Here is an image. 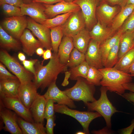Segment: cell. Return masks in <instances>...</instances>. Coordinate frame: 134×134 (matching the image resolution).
<instances>
[{
	"instance_id": "obj_50",
	"label": "cell",
	"mask_w": 134,
	"mask_h": 134,
	"mask_svg": "<svg viewBox=\"0 0 134 134\" xmlns=\"http://www.w3.org/2000/svg\"><path fill=\"white\" fill-rule=\"evenodd\" d=\"M124 0H105L104 1L111 5H118L120 7L123 3Z\"/></svg>"
},
{
	"instance_id": "obj_22",
	"label": "cell",
	"mask_w": 134,
	"mask_h": 134,
	"mask_svg": "<svg viewBox=\"0 0 134 134\" xmlns=\"http://www.w3.org/2000/svg\"><path fill=\"white\" fill-rule=\"evenodd\" d=\"M46 101L43 95L38 94L32 104L29 110L35 122L43 123Z\"/></svg>"
},
{
	"instance_id": "obj_5",
	"label": "cell",
	"mask_w": 134,
	"mask_h": 134,
	"mask_svg": "<svg viewBox=\"0 0 134 134\" xmlns=\"http://www.w3.org/2000/svg\"><path fill=\"white\" fill-rule=\"evenodd\" d=\"M54 107L55 112L69 116L77 120L82 126L85 134H90L89 127L91 122L97 118L102 117L97 112L80 111L72 109L65 105L54 104Z\"/></svg>"
},
{
	"instance_id": "obj_46",
	"label": "cell",
	"mask_w": 134,
	"mask_h": 134,
	"mask_svg": "<svg viewBox=\"0 0 134 134\" xmlns=\"http://www.w3.org/2000/svg\"><path fill=\"white\" fill-rule=\"evenodd\" d=\"M121 96L129 101L134 104V93L130 91L129 93H124Z\"/></svg>"
},
{
	"instance_id": "obj_20",
	"label": "cell",
	"mask_w": 134,
	"mask_h": 134,
	"mask_svg": "<svg viewBox=\"0 0 134 134\" xmlns=\"http://www.w3.org/2000/svg\"><path fill=\"white\" fill-rule=\"evenodd\" d=\"M21 84L17 78L0 80V98L5 97L18 98Z\"/></svg>"
},
{
	"instance_id": "obj_41",
	"label": "cell",
	"mask_w": 134,
	"mask_h": 134,
	"mask_svg": "<svg viewBox=\"0 0 134 134\" xmlns=\"http://www.w3.org/2000/svg\"><path fill=\"white\" fill-rule=\"evenodd\" d=\"M17 78L15 75L12 74L6 69L4 64L0 63V80Z\"/></svg>"
},
{
	"instance_id": "obj_47",
	"label": "cell",
	"mask_w": 134,
	"mask_h": 134,
	"mask_svg": "<svg viewBox=\"0 0 134 134\" xmlns=\"http://www.w3.org/2000/svg\"><path fill=\"white\" fill-rule=\"evenodd\" d=\"M63 0H33L32 2L43 3L44 4H51L55 3H58Z\"/></svg>"
},
{
	"instance_id": "obj_55",
	"label": "cell",
	"mask_w": 134,
	"mask_h": 134,
	"mask_svg": "<svg viewBox=\"0 0 134 134\" xmlns=\"http://www.w3.org/2000/svg\"><path fill=\"white\" fill-rule=\"evenodd\" d=\"M129 73L131 75L134 74V62L132 64L129 69Z\"/></svg>"
},
{
	"instance_id": "obj_14",
	"label": "cell",
	"mask_w": 134,
	"mask_h": 134,
	"mask_svg": "<svg viewBox=\"0 0 134 134\" xmlns=\"http://www.w3.org/2000/svg\"><path fill=\"white\" fill-rule=\"evenodd\" d=\"M43 95L46 100L51 99L58 104L65 105L71 108L76 107L73 100L67 96L64 91H62L58 88L56 82L48 87L47 91Z\"/></svg>"
},
{
	"instance_id": "obj_12",
	"label": "cell",
	"mask_w": 134,
	"mask_h": 134,
	"mask_svg": "<svg viewBox=\"0 0 134 134\" xmlns=\"http://www.w3.org/2000/svg\"><path fill=\"white\" fill-rule=\"evenodd\" d=\"M0 100L4 106L14 111L20 117L29 122H35L29 109L24 105L18 98L5 97L0 98Z\"/></svg>"
},
{
	"instance_id": "obj_44",
	"label": "cell",
	"mask_w": 134,
	"mask_h": 134,
	"mask_svg": "<svg viewBox=\"0 0 134 134\" xmlns=\"http://www.w3.org/2000/svg\"><path fill=\"white\" fill-rule=\"evenodd\" d=\"M113 133V131L107 126L99 130H94L92 132V134H110Z\"/></svg>"
},
{
	"instance_id": "obj_59",
	"label": "cell",
	"mask_w": 134,
	"mask_h": 134,
	"mask_svg": "<svg viewBox=\"0 0 134 134\" xmlns=\"http://www.w3.org/2000/svg\"><path fill=\"white\" fill-rule=\"evenodd\" d=\"M100 1V3L104 1L105 0H99Z\"/></svg>"
},
{
	"instance_id": "obj_13",
	"label": "cell",
	"mask_w": 134,
	"mask_h": 134,
	"mask_svg": "<svg viewBox=\"0 0 134 134\" xmlns=\"http://www.w3.org/2000/svg\"><path fill=\"white\" fill-rule=\"evenodd\" d=\"M121 9L117 5L110 6L105 1L100 2L96 10L97 20L102 24L107 26L111 25Z\"/></svg>"
},
{
	"instance_id": "obj_19",
	"label": "cell",
	"mask_w": 134,
	"mask_h": 134,
	"mask_svg": "<svg viewBox=\"0 0 134 134\" xmlns=\"http://www.w3.org/2000/svg\"><path fill=\"white\" fill-rule=\"evenodd\" d=\"M32 34L30 30L26 28L19 39L23 52L30 56H33L38 48L43 47L41 42Z\"/></svg>"
},
{
	"instance_id": "obj_42",
	"label": "cell",
	"mask_w": 134,
	"mask_h": 134,
	"mask_svg": "<svg viewBox=\"0 0 134 134\" xmlns=\"http://www.w3.org/2000/svg\"><path fill=\"white\" fill-rule=\"evenodd\" d=\"M55 115L46 119L47 122L45 127L46 134H54V128L56 125V124L55 123Z\"/></svg>"
},
{
	"instance_id": "obj_49",
	"label": "cell",
	"mask_w": 134,
	"mask_h": 134,
	"mask_svg": "<svg viewBox=\"0 0 134 134\" xmlns=\"http://www.w3.org/2000/svg\"><path fill=\"white\" fill-rule=\"evenodd\" d=\"M52 48L46 49L45 50L43 55L42 57L44 60L51 59L52 57V54L51 52Z\"/></svg>"
},
{
	"instance_id": "obj_51",
	"label": "cell",
	"mask_w": 134,
	"mask_h": 134,
	"mask_svg": "<svg viewBox=\"0 0 134 134\" xmlns=\"http://www.w3.org/2000/svg\"><path fill=\"white\" fill-rule=\"evenodd\" d=\"M125 90H128L134 93V83L131 82L126 83L123 85Z\"/></svg>"
},
{
	"instance_id": "obj_6",
	"label": "cell",
	"mask_w": 134,
	"mask_h": 134,
	"mask_svg": "<svg viewBox=\"0 0 134 134\" xmlns=\"http://www.w3.org/2000/svg\"><path fill=\"white\" fill-rule=\"evenodd\" d=\"M0 61L19 79L21 83L33 80L34 76L22 66L14 57L5 49L0 51Z\"/></svg>"
},
{
	"instance_id": "obj_17",
	"label": "cell",
	"mask_w": 134,
	"mask_h": 134,
	"mask_svg": "<svg viewBox=\"0 0 134 134\" xmlns=\"http://www.w3.org/2000/svg\"><path fill=\"white\" fill-rule=\"evenodd\" d=\"M37 89L32 81L21 84L19 89L18 97L24 105L29 109L38 95Z\"/></svg>"
},
{
	"instance_id": "obj_62",
	"label": "cell",
	"mask_w": 134,
	"mask_h": 134,
	"mask_svg": "<svg viewBox=\"0 0 134 134\" xmlns=\"http://www.w3.org/2000/svg\"><path fill=\"white\" fill-rule=\"evenodd\" d=\"M133 105H134V104H133Z\"/></svg>"
},
{
	"instance_id": "obj_29",
	"label": "cell",
	"mask_w": 134,
	"mask_h": 134,
	"mask_svg": "<svg viewBox=\"0 0 134 134\" xmlns=\"http://www.w3.org/2000/svg\"><path fill=\"white\" fill-rule=\"evenodd\" d=\"M117 31L112 36L100 44V48L103 66L110 51L116 44L122 33L120 30Z\"/></svg>"
},
{
	"instance_id": "obj_63",
	"label": "cell",
	"mask_w": 134,
	"mask_h": 134,
	"mask_svg": "<svg viewBox=\"0 0 134 134\" xmlns=\"http://www.w3.org/2000/svg\"></svg>"
},
{
	"instance_id": "obj_34",
	"label": "cell",
	"mask_w": 134,
	"mask_h": 134,
	"mask_svg": "<svg viewBox=\"0 0 134 134\" xmlns=\"http://www.w3.org/2000/svg\"><path fill=\"white\" fill-rule=\"evenodd\" d=\"M120 39V38L116 44L110 51L104 66L105 67H113L117 63L119 60Z\"/></svg>"
},
{
	"instance_id": "obj_60",
	"label": "cell",
	"mask_w": 134,
	"mask_h": 134,
	"mask_svg": "<svg viewBox=\"0 0 134 134\" xmlns=\"http://www.w3.org/2000/svg\"><path fill=\"white\" fill-rule=\"evenodd\" d=\"M131 75V76L132 77L134 76V74H133V75Z\"/></svg>"
},
{
	"instance_id": "obj_25",
	"label": "cell",
	"mask_w": 134,
	"mask_h": 134,
	"mask_svg": "<svg viewBox=\"0 0 134 134\" xmlns=\"http://www.w3.org/2000/svg\"><path fill=\"white\" fill-rule=\"evenodd\" d=\"M74 48L72 37L64 36L59 45L58 52L60 60L62 63L67 64Z\"/></svg>"
},
{
	"instance_id": "obj_45",
	"label": "cell",
	"mask_w": 134,
	"mask_h": 134,
	"mask_svg": "<svg viewBox=\"0 0 134 134\" xmlns=\"http://www.w3.org/2000/svg\"><path fill=\"white\" fill-rule=\"evenodd\" d=\"M134 129V119L131 121L130 125L128 127L122 129L120 133L122 134H131Z\"/></svg>"
},
{
	"instance_id": "obj_40",
	"label": "cell",
	"mask_w": 134,
	"mask_h": 134,
	"mask_svg": "<svg viewBox=\"0 0 134 134\" xmlns=\"http://www.w3.org/2000/svg\"><path fill=\"white\" fill-rule=\"evenodd\" d=\"M38 61L37 59H31L25 60L22 62L23 67L27 70L33 74L34 77L36 75L35 65Z\"/></svg>"
},
{
	"instance_id": "obj_1",
	"label": "cell",
	"mask_w": 134,
	"mask_h": 134,
	"mask_svg": "<svg viewBox=\"0 0 134 134\" xmlns=\"http://www.w3.org/2000/svg\"><path fill=\"white\" fill-rule=\"evenodd\" d=\"M43 63L42 62L41 63L38 61L35 64L36 75L33 80L37 89H40L42 91L56 82L58 74L66 71L68 67L67 64L60 62L58 53H53L46 65L43 66Z\"/></svg>"
},
{
	"instance_id": "obj_3",
	"label": "cell",
	"mask_w": 134,
	"mask_h": 134,
	"mask_svg": "<svg viewBox=\"0 0 134 134\" xmlns=\"http://www.w3.org/2000/svg\"><path fill=\"white\" fill-rule=\"evenodd\" d=\"M76 80L77 81L73 86L64 91L67 96L73 100L82 101L85 104L96 101L94 96V85L82 77H78Z\"/></svg>"
},
{
	"instance_id": "obj_9",
	"label": "cell",
	"mask_w": 134,
	"mask_h": 134,
	"mask_svg": "<svg viewBox=\"0 0 134 134\" xmlns=\"http://www.w3.org/2000/svg\"><path fill=\"white\" fill-rule=\"evenodd\" d=\"M64 36L72 37L85 28V20L81 10L73 12L62 26Z\"/></svg>"
},
{
	"instance_id": "obj_38",
	"label": "cell",
	"mask_w": 134,
	"mask_h": 134,
	"mask_svg": "<svg viewBox=\"0 0 134 134\" xmlns=\"http://www.w3.org/2000/svg\"><path fill=\"white\" fill-rule=\"evenodd\" d=\"M119 30L122 33L127 31H134V9Z\"/></svg>"
},
{
	"instance_id": "obj_56",
	"label": "cell",
	"mask_w": 134,
	"mask_h": 134,
	"mask_svg": "<svg viewBox=\"0 0 134 134\" xmlns=\"http://www.w3.org/2000/svg\"><path fill=\"white\" fill-rule=\"evenodd\" d=\"M24 3L27 4L32 2L33 0H23Z\"/></svg>"
},
{
	"instance_id": "obj_16",
	"label": "cell",
	"mask_w": 134,
	"mask_h": 134,
	"mask_svg": "<svg viewBox=\"0 0 134 134\" xmlns=\"http://www.w3.org/2000/svg\"><path fill=\"white\" fill-rule=\"evenodd\" d=\"M45 12L47 17L52 18L61 14L73 12L80 10L79 6L73 2L63 0L54 5L43 4Z\"/></svg>"
},
{
	"instance_id": "obj_61",
	"label": "cell",
	"mask_w": 134,
	"mask_h": 134,
	"mask_svg": "<svg viewBox=\"0 0 134 134\" xmlns=\"http://www.w3.org/2000/svg\"></svg>"
},
{
	"instance_id": "obj_8",
	"label": "cell",
	"mask_w": 134,
	"mask_h": 134,
	"mask_svg": "<svg viewBox=\"0 0 134 134\" xmlns=\"http://www.w3.org/2000/svg\"><path fill=\"white\" fill-rule=\"evenodd\" d=\"M73 2L80 7L85 20L87 29L90 31L98 21L96 10L100 3L99 0H74Z\"/></svg>"
},
{
	"instance_id": "obj_43",
	"label": "cell",
	"mask_w": 134,
	"mask_h": 134,
	"mask_svg": "<svg viewBox=\"0 0 134 134\" xmlns=\"http://www.w3.org/2000/svg\"><path fill=\"white\" fill-rule=\"evenodd\" d=\"M3 3L9 4L20 7L24 3L23 0H0V3Z\"/></svg>"
},
{
	"instance_id": "obj_27",
	"label": "cell",
	"mask_w": 134,
	"mask_h": 134,
	"mask_svg": "<svg viewBox=\"0 0 134 134\" xmlns=\"http://www.w3.org/2000/svg\"><path fill=\"white\" fill-rule=\"evenodd\" d=\"M134 9V5L128 4L121 7V9L114 19L110 28L112 31L116 33L121 27L128 17Z\"/></svg>"
},
{
	"instance_id": "obj_4",
	"label": "cell",
	"mask_w": 134,
	"mask_h": 134,
	"mask_svg": "<svg viewBox=\"0 0 134 134\" xmlns=\"http://www.w3.org/2000/svg\"><path fill=\"white\" fill-rule=\"evenodd\" d=\"M100 96L99 99L92 102H88L85 105L90 111H96L104 118L106 126L111 127V118L113 114L118 112L112 104L107 97V88L102 86L100 89Z\"/></svg>"
},
{
	"instance_id": "obj_39",
	"label": "cell",
	"mask_w": 134,
	"mask_h": 134,
	"mask_svg": "<svg viewBox=\"0 0 134 134\" xmlns=\"http://www.w3.org/2000/svg\"><path fill=\"white\" fill-rule=\"evenodd\" d=\"M54 101L51 99L47 100L44 113V119L52 117L55 115V111L54 107Z\"/></svg>"
},
{
	"instance_id": "obj_58",
	"label": "cell",
	"mask_w": 134,
	"mask_h": 134,
	"mask_svg": "<svg viewBox=\"0 0 134 134\" xmlns=\"http://www.w3.org/2000/svg\"><path fill=\"white\" fill-rule=\"evenodd\" d=\"M63 0L67 2H73V1L74 0Z\"/></svg>"
},
{
	"instance_id": "obj_33",
	"label": "cell",
	"mask_w": 134,
	"mask_h": 134,
	"mask_svg": "<svg viewBox=\"0 0 134 134\" xmlns=\"http://www.w3.org/2000/svg\"><path fill=\"white\" fill-rule=\"evenodd\" d=\"M73 12H68L57 15L52 18L47 19L41 24L49 29L61 26L65 22Z\"/></svg>"
},
{
	"instance_id": "obj_53",
	"label": "cell",
	"mask_w": 134,
	"mask_h": 134,
	"mask_svg": "<svg viewBox=\"0 0 134 134\" xmlns=\"http://www.w3.org/2000/svg\"><path fill=\"white\" fill-rule=\"evenodd\" d=\"M18 57L19 60L22 62L26 60V57L24 54L21 52H19L18 53Z\"/></svg>"
},
{
	"instance_id": "obj_15",
	"label": "cell",
	"mask_w": 134,
	"mask_h": 134,
	"mask_svg": "<svg viewBox=\"0 0 134 134\" xmlns=\"http://www.w3.org/2000/svg\"><path fill=\"white\" fill-rule=\"evenodd\" d=\"M20 8L23 15H28L40 24L48 18L45 13L43 4L40 3L32 2L27 4L24 3Z\"/></svg>"
},
{
	"instance_id": "obj_37",
	"label": "cell",
	"mask_w": 134,
	"mask_h": 134,
	"mask_svg": "<svg viewBox=\"0 0 134 134\" xmlns=\"http://www.w3.org/2000/svg\"><path fill=\"white\" fill-rule=\"evenodd\" d=\"M0 5L3 12L7 17L23 16L20 7L6 3Z\"/></svg>"
},
{
	"instance_id": "obj_11",
	"label": "cell",
	"mask_w": 134,
	"mask_h": 134,
	"mask_svg": "<svg viewBox=\"0 0 134 134\" xmlns=\"http://www.w3.org/2000/svg\"><path fill=\"white\" fill-rule=\"evenodd\" d=\"M0 116L4 125L3 127L5 131L11 134H22L18 122L17 114L8 109L0 101Z\"/></svg>"
},
{
	"instance_id": "obj_23",
	"label": "cell",
	"mask_w": 134,
	"mask_h": 134,
	"mask_svg": "<svg viewBox=\"0 0 134 134\" xmlns=\"http://www.w3.org/2000/svg\"><path fill=\"white\" fill-rule=\"evenodd\" d=\"M18 122L22 134H46L45 127L43 123L35 122H31L20 117H18Z\"/></svg>"
},
{
	"instance_id": "obj_28",
	"label": "cell",
	"mask_w": 134,
	"mask_h": 134,
	"mask_svg": "<svg viewBox=\"0 0 134 134\" xmlns=\"http://www.w3.org/2000/svg\"><path fill=\"white\" fill-rule=\"evenodd\" d=\"M134 31H127L122 34L120 39L118 60L127 52L134 48Z\"/></svg>"
},
{
	"instance_id": "obj_54",
	"label": "cell",
	"mask_w": 134,
	"mask_h": 134,
	"mask_svg": "<svg viewBox=\"0 0 134 134\" xmlns=\"http://www.w3.org/2000/svg\"><path fill=\"white\" fill-rule=\"evenodd\" d=\"M128 4H132L134 5V0H124L121 7L124 6Z\"/></svg>"
},
{
	"instance_id": "obj_48",
	"label": "cell",
	"mask_w": 134,
	"mask_h": 134,
	"mask_svg": "<svg viewBox=\"0 0 134 134\" xmlns=\"http://www.w3.org/2000/svg\"><path fill=\"white\" fill-rule=\"evenodd\" d=\"M71 75L70 71H66L65 72V77L63 82L62 84V85L63 86H67L69 83L68 80Z\"/></svg>"
},
{
	"instance_id": "obj_36",
	"label": "cell",
	"mask_w": 134,
	"mask_h": 134,
	"mask_svg": "<svg viewBox=\"0 0 134 134\" xmlns=\"http://www.w3.org/2000/svg\"><path fill=\"white\" fill-rule=\"evenodd\" d=\"M102 78V75L98 69L90 66L86 79L88 82L94 85L100 86Z\"/></svg>"
},
{
	"instance_id": "obj_7",
	"label": "cell",
	"mask_w": 134,
	"mask_h": 134,
	"mask_svg": "<svg viewBox=\"0 0 134 134\" xmlns=\"http://www.w3.org/2000/svg\"><path fill=\"white\" fill-rule=\"evenodd\" d=\"M27 18L25 15L5 18L0 25L9 34L18 40L27 28Z\"/></svg>"
},
{
	"instance_id": "obj_31",
	"label": "cell",
	"mask_w": 134,
	"mask_h": 134,
	"mask_svg": "<svg viewBox=\"0 0 134 134\" xmlns=\"http://www.w3.org/2000/svg\"><path fill=\"white\" fill-rule=\"evenodd\" d=\"M52 50L58 53L59 45L64 35L62 27L57 26L50 29Z\"/></svg>"
},
{
	"instance_id": "obj_30",
	"label": "cell",
	"mask_w": 134,
	"mask_h": 134,
	"mask_svg": "<svg viewBox=\"0 0 134 134\" xmlns=\"http://www.w3.org/2000/svg\"><path fill=\"white\" fill-rule=\"evenodd\" d=\"M134 62V48H133L126 53L118 61L113 67L119 70L129 73V69Z\"/></svg>"
},
{
	"instance_id": "obj_10",
	"label": "cell",
	"mask_w": 134,
	"mask_h": 134,
	"mask_svg": "<svg viewBox=\"0 0 134 134\" xmlns=\"http://www.w3.org/2000/svg\"><path fill=\"white\" fill-rule=\"evenodd\" d=\"M27 28L30 30L46 49L52 48L50 29L39 23L31 18H27Z\"/></svg>"
},
{
	"instance_id": "obj_21",
	"label": "cell",
	"mask_w": 134,
	"mask_h": 134,
	"mask_svg": "<svg viewBox=\"0 0 134 134\" xmlns=\"http://www.w3.org/2000/svg\"><path fill=\"white\" fill-rule=\"evenodd\" d=\"M89 32L91 39L100 44L112 36L116 33L113 32L110 27L102 24L98 21Z\"/></svg>"
},
{
	"instance_id": "obj_24",
	"label": "cell",
	"mask_w": 134,
	"mask_h": 134,
	"mask_svg": "<svg viewBox=\"0 0 134 134\" xmlns=\"http://www.w3.org/2000/svg\"><path fill=\"white\" fill-rule=\"evenodd\" d=\"M19 40L9 34L0 26V46L1 48L6 50L18 51L21 48Z\"/></svg>"
},
{
	"instance_id": "obj_52",
	"label": "cell",
	"mask_w": 134,
	"mask_h": 134,
	"mask_svg": "<svg viewBox=\"0 0 134 134\" xmlns=\"http://www.w3.org/2000/svg\"><path fill=\"white\" fill-rule=\"evenodd\" d=\"M43 48L42 47H40L36 49L35 53L37 55L40 56L43 55L45 50H43Z\"/></svg>"
},
{
	"instance_id": "obj_26",
	"label": "cell",
	"mask_w": 134,
	"mask_h": 134,
	"mask_svg": "<svg viewBox=\"0 0 134 134\" xmlns=\"http://www.w3.org/2000/svg\"><path fill=\"white\" fill-rule=\"evenodd\" d=\"M72 38L74 47L85 54L91 39L89 30L85 28Z\"/></svg>"
},
{
	"instance_id": "obj_35",
	"label": "cell",
	"mask_w": 134,
	"mask_h": 134,
	"mask_svg": "<svg viewBox=\"0 0 134 134\" xmlns=\"http://www.w3.org/2000/svg\"><path fill=\"white\" fill-rule=\"evenodd\" d=\"M85 60V54L74 47L71 53L67 65L71 68L79 65Z\"/></svg>"
},
{
	"instance_id": "obj_18",
	"label": "cell",
	"mask_w": 134,
	"mask_h": 134,
	"mask_svg": "<svg viewBox=\"0 0 134 134\" xmlns=\"http://www.w3.org/2000/svg\"><path fill=\"white\" fill-rule=\"evenodd\" d=\"M100 45L97 41L91 39L85 54V60L89 65L98 69L103 66Z\"/></svg>"
},
{
	"instance_id": "obj_2",
	"label": "cell",
	"mask_w": 134,
	"mask_h": 134,
	"mask_svg": "<svg viewBox=\"0 0 134 134\" xmlns=\"http://www.w3.org/2000/svg\"><path fill=\"white\" fill-rule=\"evenodd\" d=\"M98 69L103 76L100 82V85L106 87L110 92H115L120 95L124 94L126 90L123 85L132 81V77L130 74L113 67H104Z\"/></svg>"
},
{
	"instance_id": "obj_57",
	"label": "cell",
	"mask_w": 134,
	"mask_h": 134,
	"mask_svg": "<svg viewBox=\"0 0 134 134\" xmlns=\"http://www.w3.org/2000/svg\"><path fill=\"white\" fill-rule=\"evenodd\" d=\"M76 134H85V133L81 131H79L76 132Z\"/></svg>"
},
{
	"instance_id": "obj_32",
	"label": "cell",
	"mask_w": 134,
	"mask_h": 134,
	"mask_svg": "<svg viewBox=\"0 0 134 134\" xmlns=\"http://www.w3.org/2000/svg\"><path fill=\"white\" fill-rule=\"evenodd\" d=\"M90 66L85 60L79 65L70 68V79L72 80H76L79 77L86 79Z\"/></svg>"
}]
</instances>
